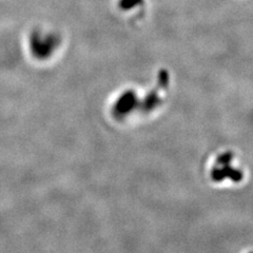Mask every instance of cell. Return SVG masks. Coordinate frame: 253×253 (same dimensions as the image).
Instances as JSON below:
<instances>
[{
	"instance_id": "obj_7",
	"label": "cell",
	"mask_w": 253,
	"mask_h": 253,
	"mask_svg": "<svg viewBox=\"0 0 253 253\" xmlns=\"http://www.w3.org/2000/svg\"><path fill=\"white\" fill-rule=\"evenodd\" d=\"M158 84H160L162 88H167V85L169 84V75L167 73V71H161L158 73Z\"/></svg>"
},
{
	"instance_id": "obj_5",
	"label": "cell",
	"mask_w": 253,
	"mask_h": 253,
	"mask_svg": "<svg viewBox=\"0 0 253 253\" xmlns=\"http://www.w3.org/2000/svg\"><path fill=\"white\" fill-rule=\"evenodd\" d=\"M142 2V0H121L120 7L123 10H131Z\"/></svg>"
},
{
	"instance_id": "obj_9",
	"label": "cell",
	"mask_w": 253,
	"mask_h": 253,
	"mask_svg": "<svg viewBox=\"0 0 253 253\" xmlns=\"http://www.w3.org/2000/svg\"><path fill=\"white\" fill-rule=\"evenodd\" d=\"M250 253H253V252H250Z\"/></svg>"
},
{
	"instance_id": "obj_4",
	"label": "cell",
	"mask_w": 253,
	"mask_h": 253,
	"mask_svg": "<svg viewBox=\"0 0 253 253\" xmlns=\"http://www.w3.org/2000/svg\"><path fill=\"white\" fill-rule=\"evenodd\" d=\"M158 104H160V98H158L156 92H152V93H150L148 96L146 97L142 108H144L147 111H149V110L154 109Z\"/></svg>"
},
{
	"instance_id": "obj_8",
	"label": "cell",
	"mask_w": 253,
	"mask_h": 253,
	"mask_svg": "<svg viewBox=\"0 0 253 253\" xmlns=\"http://www.w3.org/2000/svg\"><path fill=\"white\" fill-rule=\"evenodd\" d=\"M233 158V153L231 152H226L223 153L221 155H219L217 157V164L221 165V166H226V165H230L231 161Z\"/></svg>"
},
{
	"instance_id": "obj_6",
	"label": "cell",
	"mask_w": 253,
	"mask_h": 253,
	"mask_svg": "<svg viewBox=\"0 0 253 253\" xmlns=\"http://www.w3.org/2000/svg\"><path fill=\"white\" fill-rule=\"evenodd\" d=\"M211 178L214 181H217V183L218 181L224 180L226 178V176H225L223 168H217V167L213 168L211 171Z\"/></svg>"
},
{
	"instance_id": "obj_1",
	"label": "cell",
	"mask_w": 253,
	"mask_h": 253,
	"mask_svg": "<svg viewBox=\"0 0 253 253\" xmlns=\"http://www.w3.org/2000/svg\"><path fill=\"white\" fill-rule=\"evenodd\" d=\"M58 45V37L55 35L42 36L39 32H34L30 38L31 51L34 56L44 59L50 56Z\"/></svg>"
},
{
	"instance_id": "obj_3",
	"label": "cell",
	"mask_w": 253,
	"mask_h": 253,
	"mask_svg": "<svg viewBox=\"0 0 253 253\" xmlns=\"http://www.w3.org/2000/svg\"><path fill=\"white\" fill-rule=\"evenodd\" d=\"M223 170L225 173V176L235 181V183H239V181H241L243 179V172L237 170V169H233L229 165L223 166Z\"/></svg>"
},
{
	"instance_id": "obj_2",
	"label": "cell",
	"mask_w": 253,
	"mask_h": 253,
	"mask_svg": "<svg viewBox=\"0 0 253 253\" xmlns=\"http://www.w3.org/2000/svg\"><path fill=\"white\" fill-rule=\"evenodd\" d=\"M135 106H136V95L133 91H128V92H125L120 97V99L117 100L114 110L116 113L124 115V114L129 113Z\"/></svg>"
}]
</instances>
